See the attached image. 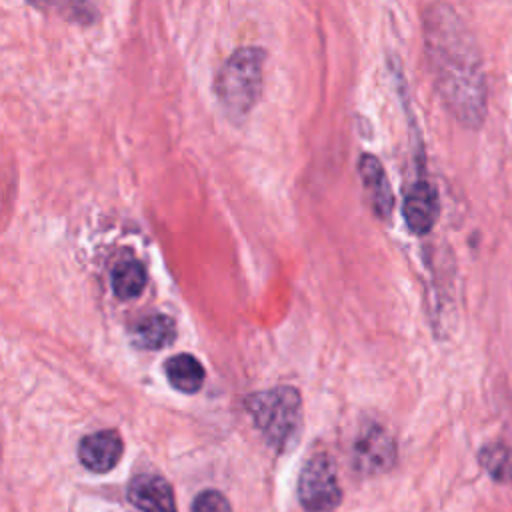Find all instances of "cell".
Listing matches in <instances>:
<instances>
[{"label": "cell", "instance_id": "1", "mask_svg": "<svg viewBox=\"0 0 512 512\" xmlns=\"http://www.w3.org/2000/svg\"><path fill=\"white\" fill-rule=\"evenodd\" d=\"M424 48L436 92L466 128H478L488 110L486 74L474 34L458 12L434 2L424 12Z\"/></svg>", "mask_w": 512, "mask_h": 512}, {"label": "cell", "instance_id": "2", "mask_svg": "<svg viewBox=\"0 0 512 512\" xmlns=\"http://www.w3.org/2000/svg\"><path fill=\"white\" fill-rule=\"evenodd\" d=\"M264 50L258 46H242L230 54L214 78V92L228 114L240 122L256 106L262 92Z\"/></svg>", "mask_w": 512, "mask_h": 512}, {"label": "cell", "instance_id": "3", "mask_svg": "<svg viewBox=\"0 0 512 512\" xmlns=\"http://www.w3.org/2000/svg\"><path fill=\"white\" fill-rule=\"evenodd\" d=\"M246 410L272 448L286 450L298 440L302 428V400L296 388L276 386L254 392L246 398Z\"/></svg>", "mask_w": 512, "mask_h": 512}, {"label": "cell", "instance_id": "4", "mask_svg": "<svg viewBox=\"0 0 512 512\" xmlns=\"http://www.w3.org/2000/svg\"><path fill=\"white\" fill-rule=\"evenodd\" d=\"M398 458L394 436L374 420L364 422L350 448V466L360 476H380L388 472Z\"/></svg>", "mask_w": 512, "mask_h": 512}, {"label": "cell", "instance_id": "5", "mask_svg": "<svg viewBox=\"0 0 512 512\" xmlns=\"http://www.w3.org/2000/svg\"><path fill=\"white\" fill-rule=\"evenodd\" d=\"M298 500L306 512H332L340 504L342 488L328 454L306 460L298 478Z\"/></svg>", "mask_w": 512, "mask_h": 512}, {"label": "cell", "instance_id": "6", "mask_svg": "<svg viewBox=\"0 0 512 512\" xmlns=\"http://www.w3.org/2000/svg\"><path fill=\"white\" fill-rule=\"evenodd\" d=\"M438 210L440 202L436 188L428 180L414 182L412 188L406 192L402 204L404 222L410 228V232L418 236L428 234L438 220Z\"/></svg>", "mask_w": 512, "mask_h": 512}, {"label": "cell", "instance_id": "7", "mask_svg": "<svg viewBox=\"0 0 512 512\" xmlns=\"http://www.w3.org/2000/svg\"><path fill=\"white\" fill-rule=\"evenodd\" d=\"M122 450L124 444L116 430H98L82 438L78 446V458L90 472L104 474L120 462Z\"/></svg>", "mask_w": 512, "mask_h": 512}, {"label": "cell", "instance_id": "8", "mask_svg": "<svg viewBox=\"0 0 512 512\" xmlns=\"http://www.w3.org/2000/svg\"><path fill=\"white\" fill-rule=\"evenodd\" d=\"M128 500L142 512H176L172 486L158 474H138L128 486Z\"/></svg>", "mask_w": 512, "mask_h": 512}, {"label": "cell", "instance_id": "9", "mask_svg": "<svg viewBox=\"0 0 512 512\" xmlns=\"http://www.w3.org/2000/svg\"><path fill=\"white\" fill-rule=\"evenodd\" d=\"M358 172L372 212L382 220L388 218L394 208V196L382 162L374 154H362L358 162Z\"/></svg>", "mask_w": 512, "mask_h": 512}, {"label": "cell", "instance_id": "10", "mask_svg": "<svg viewBox=\"0 0 512 512\" xmlns=\"http://www.w3.org/2000/svg\"><path fill=\"white\" fill-rule=\"evenodd\" d=\"M132 342L140 350H160L176 340V324L166 314H150L140 318L132 330Z\"/></svg>", "mask_w": 512, "mask_h": 512}, {"label": "cell", "instance_id": "11", "mask_svg": "<svg viewBox=\"0 0 512 512\" xmlns=\"http://www.w3.org/2000/svg\"><path fill=\"white\" fill-rule=\"evenodd\" d=\"M36 10L72 24L90 26L100 18V0H26Z\"/></svg>", "mask_w": 512, "mask_h": 512}, {"label": "cell", "instance_id": "12", "mask_svg": "<svg viewBox=\"0 0 512 512\" xmlns=\"http://www.w3.org/2000/svg\"><path fill=\"white\" fill-rule=\"evenodd\" d=\"M146 280H148V274L144 264L130 254L122 256L110 272L112 290L120 300H132L140 296L146 286Z\"/></svg>", "mask_w": 512, "mask_h": 512}, {"label": "cell", "instance_id": "13", "mask_svg": "<svg viewBox=\"0 0 512 512\" xmlns=\"http://www.w3.org/2000/svg\"><path fill=\"white\" fill-rule=\"evenodd\" d=\"M164 370L172 388L184 394H194L202 388L204 368L192 354H176L168 358L164 364Z\"/></svg>", "mask_w": 512, "mask_h": 512}, {"label": "cell", "instance_id": "14", "mask_svg": "<svg viewBox=\"0 0 512 512\" xmlns=\"http://www.w3.org/2000/svg\"><path fill=\"white\" fill-rule=\"evenodd\" d=\"M478 462L494 482H512L510 450L502 442H488L478 450Z\"/></svg>", "mask_w": 512, "mask_h": 512}, {"label": "cell", "instance_id": "15", "mask_svg": "<svg viewBox=\"0 0 512 512\" xmlns=\"http://www.w3.org/2000/svg\"><path fill=\"white\" fill-rule=\"evenodd\" d=\"M192 512H232V508L218 490H204L192 502Z\"/></svg>", "mask_w": 512, "mask_h": 512}]
</instances>
